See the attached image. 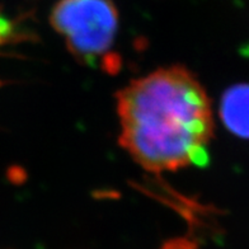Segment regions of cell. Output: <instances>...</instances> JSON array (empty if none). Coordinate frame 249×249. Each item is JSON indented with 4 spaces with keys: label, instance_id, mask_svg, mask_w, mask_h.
<instances>
[{
    "label": "cell",
    "instance_id": "2",
    "mask_svg": "<svg viewBox=\"0 0 249 249\" xmlns=\"http://www.w3.org/2000/svg\"><path fill=\"white\" fill-rule=\"evenodd\" d=\"M50 19L70 53L90 65L108 53L118 28V13L112 0H60Z\"/></svg>",
    "mask_w": 249,
    "mask_h": 249
},
{
    "label": "cell",
    "instance_id": "1",
    "mask_svg": "<svg viewBox=\"0 0 249 249\" xmlns=\"http://www.w3.org/2000/svg\"><path fill=\"white\" fill-rule=\"evenodd\" d=\"M120 144L153 173L205 164L213 136L211 102L186 66L160 68L116 94Z\"/></svg>",
    "mask_w": 249,
    "mask_h": 249
},
{
    "label": "cell",
    "instance_id": "3",
    "mask_svg": "<svg viewBox=\"0 0 249 249\" xmlns=\"http://www.w3.org/2000/svg\"><path fill=\"white\" fill-rule=\"evenodd\" d=\"M224 124L236 136L249 139V86L230 87L220 103Z\"/></svg>",
    "mask_w": 249,
    "mask_h": 249
}]
</instances>
